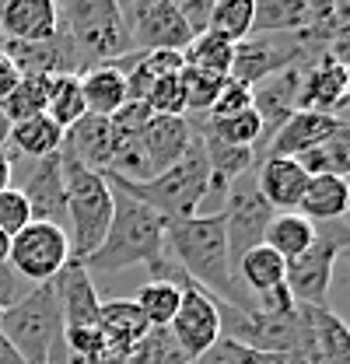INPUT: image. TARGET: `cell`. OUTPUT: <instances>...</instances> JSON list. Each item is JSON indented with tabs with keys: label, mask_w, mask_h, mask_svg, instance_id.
Returning a JSON list of instances; mask_svg holds the SVG:
<instances>
[{
	"label": "cell",
	"mask_w": 350,
	"mask_h": 364,
	"mask_svg": "<svg viewBox=\"0 0 350 364\" xmlns=\"http://www.w3.org/2000/svg\"><path fill=\"white\" fill-rule=\"evenodd\" d=\"M169 333L186 361H200L221 340V305L207 291L189 284L182 291V301H179V312H175Z\"/></svg>",
	"instance_id": "cell-12"
},
{
	"label": "cell",
	"mask_w": 350,
	"mask_h": 364,
	"mask_svg": "<svg viewBox=\"0 0 350 364\" xmlns=\"http://www.w3.org/2000/svg\"><path fill=\"white\" fill-rule=\"evenodd\" d=\"M0 333L11 340V347L21 354L25 364H49L53 347L63 340V316H60V298L56 284L32 287L14 309L0 316Z\"/></svg>",
	"instance_id": "cell-6"
},
{
	"label": "cell",
	"mask_w": 350,
	"mask_h": 364,
	"mask_svg": "<svg viewBox=\"0 0 350 364\" xmlns=\"http://www.w3.org/2000/svg\"><path fill=\"white\" fill-rule=\"evenodd\" d=\"M347 77H350V63H347Z\"/></svg>",
	"instance_id": "cell-44"
},
{
	"label": "cell",
	"mask_w": 350,
	"mask_h": 364,
	"mask_svg": "<svg viewBox=\"0 0 350 364\" xmlns=\"http://www.w3.org/2000/svg\"><path fill=\"white\" fill-rule=\"evenodd\" d=\"M175 7H179V14H182L186 28L193 32V39H196L200 32H207V28H211L214 0H175Z\"/></svg>",
	"instance_id": "cell-36"
},
{
	"label": "cell",
	"mask_w": 350,
	"mask_h": 364,
	"mask_svg": "<svg viewBox=\"0 0 350 364\" xmlns=\"http://www.w3.org/2000/svg\"><path fill=\"white\" fill-rule=\"evenodd\" d=\"M120 11L137 53H182L193 43V32L186 28L175 0H133L120 4Z\"/></svg>",
	"instance_id": "cell-11"
},
{
	"label": "cell",
	"mask_w": 350,
	"mask_h": 364,
	"mask_svg": "<svg viewBox=\"0 0 350 364\" xmlns=\"http://www.w3.org/2000/svg\"><path fill=\"white\" fill-rule=\"evenodd\" d=\"M350 252V221H326L315 225V242L308 245V252H302L298 259L287 263L284 273V287L291 294V301L298 309L308 305H326L329 287H333V270L336 259Z\"/></svg>",
	"instance_id": "cell-7"
},
{
	"label": "cell",
	"mask_w": 350,
	"mask_h": 364,
	"mask_svg": "<svg viewBox=\"0 0 350 364\" xmlns=\"http://www.w3.org/2000/svg\"><path fill=\"white\" fill-rule=\"evenodd\" d=\"M112 189L133 196L137 203L151 207L154 214H161L169 225L196 218L200 203L211 196V172H207V158H203V144L200 136L193 140V147L186 151L182 161H175L172 168H165L161 176L147 182H123V179H105Z\"/></svg>",
	"instance_id": "cell-4"
},
{
	"label": "cell",
	"mask_w": 350,
	"mask_h": 364,
	"mask_svg": "<svg viewBox=\"0 0 350 364\" xmlns=\"http://www.w3.org/2000/svg\"><path fill=\"white\" fill-rule=\"evenodd\" d=\"M7 256H11V235L0 231V263H7Z\"/></svg>",
	"instance_id": "cell-43"
},
{
	"label": "cell",
	"mask_w": 350,
	"mask_h": 364,
	"mask_svg": "<svg viewBox=\"0 0 350 364\" xmlns=\"http://www.w3.org/2000/svg\"><path fill=\"white\" fill-rule=\"evenodd\" d=\"M249 109H253V88L235 81V77H228L218 95V102H214V109L207 112V119H231V116H242Z\"/></svg>",
	"instance_id": "cell-34"
},
{
	"label": "cell",
	"mask_w": 350,
	"mask_h": 364,
	"mask_svg": "<svg viewBox=\"0 0 350 364\" xmlns=\"http://www.w3.org/2000/svg\"><path fill=\"white\" fill-rule=\"evenodd\" d=\"M14 85H18V70L11 67V60H7V56H4V49H0V98L14 88Z\"/></svg>",
	"instance_id": "cell-39"
},
{
	"label": "cell",
	"mask_w": 350,
	"mask_h": 364,
	"mask_svg": "<svg viewBox=\"0 0 350 364\" xmlns=\"http://www.w3.org/2000/svg\"><path fill=\"white\" fill-rule=\"evenodd\" d=\"M7 136H11V123H7L4 112H0V151H7Z\"/></svg>",
	"instance_id": "cell-42"
},
{
	"label": "cell",
	"mask_w": 350,
	"mask_h": 364,
	"mask_svg": "<svg viewBox=\"0 0 350 364\" xmlns=\"http://www.w3.org/2000/svg\"><path fill=\"white\" fill-rule=\"evenodd\" d=\"M182 291H186V287H179V284L147 280V284H140V291L133 294V305L140 309V316H144V322H147L151 329H169L175 312H179Z\"/></svg>",
	"instance_id": "cell-27"
},
{
	"label": "cell",
	"mask_w": 350,
	"mask_h": 364,
	"mask_svg": "<svg viewBox=\"0 0 350 364\" xmlns=\"http://www.w3.org/2000/svg\"><path fill=\"white\" fill-rule=\"evenodd\" d=\"M56 298H60V316H63V333H81V329H98V312L102 298L95 291V280L85 273L81 263H70L56 280Z\"/></svg>",
	"instance_id": "cell-16"
},
{
	"label": "cell",
	"mask_w": 350,
	"mask_h": 364,
	"mask_svg": "<svg viewBox=\"0 0 350 364\" xmlns=\"http://www.w3.org/2000/svg\"><path fill=\"white\" fill-rule=\"evenodd\" d=\"M98 333H102V343H105V364H123L144 343L151 326L144 322L133 298H116V301H102Z\"/></svg>",
	"instance_id": "cell-15"
},
{
	"label": "cell",
	"mask_w": 350,
	"mask_h": 364,
	"mask_svg": "<svg viewBox=\"0 0 350 364\" xmlns=\"http://www.w3.org/2000/svg\"><path fill=\"white\" fill-rule=\"evenodd\" d=\"M231 60H235V46L221 39L218 32H200L193 43L182 49V67H196V70H211V74H231Z\"/></svg>",
	"instance_id": "cell-31"
},
{
	"label": "cell",
	"mask_w": 350,
	"mask_h": 364,
	"mask_svg": "<svg viewBox=\"0 0 350 364\" xmlns=\"http://www.w3.org/2000/svg\"><path fill=\"white\" fill-rule=\"evenodd\" d=\"M32 225V207H28V200L14 189V186H7L4 193H0V231L4 235H18L21 228Z\"/></svg>",
	"instance_id": "cell-35"
},
{
	"label": "cell",
	"mask_w": 350,
	"mask_h": 364,
	"mask_svg": "<svg viewBox=\"0 0 350 364\" xmlns=\"http://www.w3.org/2000/svg\"><path fill=\"white\" fill-rule=\"evenodd\" d=\"M144 105H147L151 116H186V95H182L179 74H175V77H165V81H158L154 88L147 91Z\"/></svg>",
	"instance_id": "cell-33"
},
{
	"label": "cell",
	"mask_w": 350,
	"mask_h": 364,
	"mask_svg": "<svg viewBox=\"0 0 350 364\" xmlns=\"http://www.w3.org/2000/svg\"><path fill=\"white\" fill-rule=\"evenodd\" d=\"M189 364H196V361H189Z\"/></svg>",
	"instance_id": "cell-45"
},
{
	"label": "cell",
	"mask_w": 350,
	"mask_h": 364,
	"mask_svg": "<svg viewBox=\"0 0 350 364\" xmlns=\"http://www.w3.org/2000/svg\"><path fill=\"white\" fill-rule=\"evenodd\" d=\"M63 186H67V238L74 263H85L102 245L109 221H112V186L105 176L88 172L70 154H63Z\"/></svg>",
	"instance_id": "cell-5"
},
{
	"label": "cell",
	"mask_w": 350,
	"mask_h": 364,
	"mask_svg": "<svg viewBox=\"0 0 350 364\" xmlns=\"http://www.w3.org/2000/svg\"><path fill=\"white\" fill-rule=\"evenodd\" d=\"M224 238H228V259L231 270L238 263V256H245L249 249H256L266 242V228L273 221V207L262 200V193L256 189V168L249 176H242L238 182H231V189L224 193Z\"/></svg>",
	"instance_id": "cell-10"
},
{
	"label": "cell",
	"mask_w": 350,
	"mask_h": 364,
	"mask_svg": "<svg viewBox=\"0 0 350 364\" xmlns=\"http://www.w3.org/2000/svg\"><path fill=\"white\" fill-rule=\"evenodd\" d=\"M63 154H70L78 165H85L88 172H109L112 154H116V140L112 127L102 116H81L70 130H63Z\"/></svg>",
	"instance_id": "cell-20"
},
{
	"label": "cell",
	"mask_w": 350,
	"mask_h": 364,
	"mask_svg": "<svg viewBox=\"0 0 350 364\" xmlns=\"http://www.w3.org/2000/svg\"><path fill=\"white\" fill-rule=\"evenodd\" d=\"M28 291H32V284H25L7 263H0V316H4L7 309H14Z\"/></svg>",
	"instance_id": "cell-37"
},
{
	"label": "cell",
	"mask_w": 350,
	"mask_h": 364,
	"mask_svg": "<svg viewBox=\"0 0 350 364\" xmlns=\"http://www.w3.org/2000/svg\"><path fill=\"white\" fill-rule=\"evenodd\" d=\"M63 147V130L49 119V116H32L25 123H14L7 136V151L21 154V158H49Z\"/></svg>",
	"instance_id": "cell-25"
},
{
	"label": "cell",
	"mask_w": 350,
	"mask_h": 364,
	"mask_svg": "<svg viewBox=\"0 0 350 364\" xmlns=\"http://www.w3.org/2000/svg\"><path fill=\"white\" fill-rule=\"evenodd\" d=\"M46 116H49L60 130H70L81 116H88L85 95H81V77H78V74H56V77L49 81Z\"/></svg>",
	"instance_id": "cell-29"
},
{
	"label": "cell",
	"mask_w": 350,
	"mask_h": 364,
	"mask_svg": "<svg viewBox=\"0 0 350 364\" xmlns=\"http://www.w3.org/2000/svg\"><path fill=\"white\" fill-rule=\"evenodd\" d=\"M56 4L53 0H7L0 4V36L7 43H46L56 36Z\"/></svg>",
	"instance_id": "cell-18"
},
{
	"label": "cell",
	"mask_w": 350,
	"mask_h": 364,
	"mask_svg": "<svg viewBox=\"0 0 350 364\" xmlns=\"http://www.w3.org/2000/svg\"><path fill=\"white\" fill-rule=\"evenodd\" d=\"M308 329V347L315 364H350V326L326 305L298 309Z\"/></svg>",
	"instance_id": "cell-21"
},
{
	"label": "cell",
	"mask_w": 350,
	"mask_h": 364,
	"mask_svg": "<svg viewBox=\"0 0 350 364\" xmlns=\"http://www.w3.org/2000/svg\"><path fill=\"white\" fill-rule=\"evenodd\" d=\"M11 186L28 200L32 221H46L67 231V186H63V158L60 151L49 158H21L7 151Z\"/></svg>",
	"instance_id": "cell-8"
},
{
	"label": "cell",
	"mask_w": 350,
	"mask_h": 364,
	"mask_svg": "<svg viewBox=\"0 0 350 364\" xmlns=\"http://www.w3.org/2000/svg\"><path fill=\"white\" fill-rule=\"evenodd\" d=\"M326 56H333L336 63H344V67H347V63H350V28H340V32L329 39V46H326Z\"/></svg>",
	"instance_id": "cell-38"
},
{
	"label": "cell",
	"mask_w": 350,
	"mask_h": 364,
	"mask_svg": "<svg viewBox=\"0 0 350 364\" xmlns=\"http://www.w3.org/2000/svg\"><path fill=\"white\" fill-rule=\"evenodd\" d=\"M340 123L326 112H312V109H295L277 130L273 136L256 151V165L262 158H302L308 151H315L326 136L333 134Z\"/></svg>",
	"instance_id": "cell-13"
},
{
	"label": "cell",
	"mask_w": 350,
	"mask_h": 364,
	"mask_svg": "<svg viewBox=\"0 0 350 364\" xmlns=\"http://www.w3.org/2000/svg\"><path fill=\"white\" fill-rule=\"evenodd\" d=\"M56 18L81 74L95 67H116L137 53L116 0H67L56 7Z\"/></svg>",
	"instance_id": "cell-3"
},
{
	"label": "cell",
	"mask_w": 350,
	"mask_h": 364,
	"mask_svg": "<svg viewBox=\"0 0 350 364\" xmlns=\"http://www.w3.org/2000/svg\"><path fill=\"white\" fill-rule=\"evenodd\" d=\"M49 81L53 77H18V85L0 98L4 119L14 127V123H25L32 116H43L46 102H49Z\"/></svg>",
	"instance_id": "cell-28"
},
{
	"label": "cell",
	"mask_w": 350,
	"mask_h": 364,
	"mask_svg": "<svg viewBox=\"0 0 350 364\" xmlns=\"http://www.w3.org/2000/svg\"><path fill=\"white\" fill-rule=\"evenodd\" d=\"M193 140H196L193 119H186V116H151V123L140 134V154H144L151 179L161 176L165 168H172L175 161H182L186 151L193 147Z\"/></svg>",
	"instance_id": "cell-14"
},
{
	"label": "cell",
	"mask_w": 350,
	"mask_h": 364,
	"mask_svg": "<svg viewBox=\"0 0 350 364\" xmlns=\"http://www.w3.org/2000/svg\"><path fill=\"white\" fill-rule=\"evenodd\" d=\"M70 263H74V256H70V238H67L63 228L46 225V221H32V225L21 228L11 238L7 267L18 273L25 284H32V287L56 280Z\"/></svg>",
	"instance_id": "cell-9"
},
{
	"label": "cell",
	"mask_w": 350,
	"mask_h": 364,
	"mask_svg": "<svg viewBox=\"0 0 350 364\" xmlns=\"http://www.w3.org/2000/svg\"><path fill=\"white\" fill-rule=\"evenodd\" d=\"M350 88L347 67L336 63L333 56H315L302 63V88H298V109H312V112H333L336 102L344 98Z\"/></svg>",
	"instance_id": "cell-17"
},
{
	"label": "cell",
	"mask_w": 350,
	"mask_h": 364,
	"mask_svg": "<svg viewBox=\"0 0 350 364\" xmlns=\"http://www.w3.org/2000/svg\"><path fill=\"white\" fill-rule=\"evenodd\" d=\"M165 231L169 221L161 214H154L151 207L137 203L133 196L112 189V221L102 238V245L88 256L85 273L91 280H105L116 273L130 270V267H147L151 280H165L186 287L189 277L175 267V259L165 252Z\"/></svg>",
	"instance_id": "cell-1"
},
{
	"label": "cell",
	"mask_w": 350,
	"mask_h": 364,
	"mask_svg": "<svg viewBox=\"0 0 350 364\" xmlns=\"http://www.w3.org/2000/svg\"><path fill=\"white\" fill-rule=\"evenodd\" d=\"M308 172L295 158H262L256 165V189L277 214H298Z\"/></svg>",
	"instance_id": "cell-19"
},
{
	"label": "cell",
	"mask_w": 350,
	"mask_h": 364,
	"mask_svg": "<svg viewBox=\"0 0 350 364\" xmlns=\"http://www.w3.org/2000/svg\"><path fill=\"white\" fill-rule=\"evenodd\" d=\"M11 186V161H7V151H0V193Z\"/></svg>",
	"instance_id": "cell-41"
},
{
	"label": "cell",
	"mask_w": 350,
	"mask_h": 364,
	"mask_svg": "<svg viewBox=\"0 0 350 364\" xmlns=\"http://www.w3.org/2000/svg\"><path fill=\"white\" fill-rule=\"evenodd\" d=\"M253 18H256V0H214L211 32L238 46L253 36Z\"/></svg>",
	"instance_id": "cell-32"
},
{
	"label": "cell",
	"mask_w": 350,
	"mask_h": 364,
	"mask_svg": "<svg viewBox=\"0 0 350 364\" xmlns=\"http://www.w3.org/2000/svg\"><path fill=\"white\" fill-rule=\"evenodd\" d=\"M165 252L175 267L189 277L200 291H207L218 305L238 312H260L253 298L242 291L238 277L228 259V238H224V214H196L186 221H175L165 231Z\"/></svg>",
	"instance_id": "cell-2"
},
{
	"label": "cell",
	"mask_w": 350,
	"mask_h": 364,
	"mask_svg": "<svg viewBox=\"0 0 350 364\" xmlns=\"http://www.w3.org/2000/svg\"><path fill=\"white\" fill-rule=\"evenodd\" d=\"M196 136L203 144V158H207V172H211V196H224L231 189V182H238L256 168L253 147H231V144L203 136L200 130H196Z\"/></svg>",
	"instance_id": "cell-24"
},
{
	"label": "cell",
	"mask_w": 350,
	"mask_h": 364,
	"mask_svg": "<svg viewBox=\"0 0 350 364\" xmlns=\"http://www.w3.org/2000/svg\"><path fill=\"white\" fill-rule=\"evenodd\" d=\"M0 364H25L21 361V354L11 347V340H7L4 333H0Z\"/></svg>",
	"instance_id": "cell-40"
},
{
	"label": "cell",
	"mask_w": 350,
	"mask_h": 364,
	"mask_svg": "<svg viewBox=\"0 0 350 364\" xmlns=\"http://www.w3.org/2000/svg\"><path fill=\"white\" fill-rule=\"evenodd\" d=\"M81 77V95H85V109L88 116H116L130 95H127V70L123 67H95V70H85L78 74Z\"/></svg>",
	"instance_id": "cell-23"
},
{
	"label": "cell",
	"mask_w": 350,
	"mask_h": 364,
	"mask_svg": "<svg viewBox=\"0 0 350 364\" xmlns=\"http://www.w3.org/2000/svg\"><path fill=\"white\" fill-rule=\"evenodd\" d=\"M298 214L312 225H326V221H344L350 214V189L347 179L336 176H308V186L302 193Z\"/></svg>",
	"instance_id": "cell-22"
},
{
	"label": "cell",
	"mask_w": 350,
	"mask_h": 364,
	"mask_svg": "<svg viewBox=\"0 0 350 364\" xmlns=\"http://www.w3.org/2000/svg\"><path fill=\"white\" fill-rule=\"evenodd\" d=\"M179 81H182V95H186V119H203L214 109L228 77L211 74V70H196V67H182Z\"/></svg>",
	"instance_id": "cell-30"
},
{
	"label": "cell",
	"mask_w": 350,
	"mask_h": 364,
	"mask_svg": "<svg viewBox=\"0 0 350 364\" xmlns=\"http://www.w3.org/2000/svg\"><path fill=\"white\" fill-rule=\"evenodd\" d=\"M315 242V225L305 221L302 214H273V221L266 228V242L284 263L298 259L302 252H308V245Z\"/></svg>",
	"instance_id": "cell-26"
}]
</instances>
